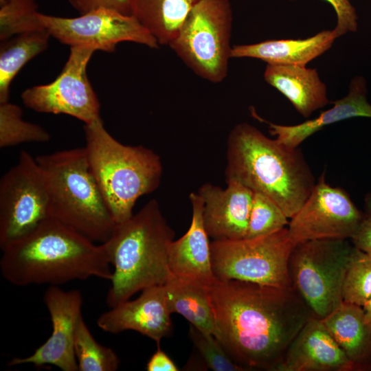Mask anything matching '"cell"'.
I'll list each match as a JSON object with an SVG mask.
<instances>
[{
    "label": "cell",
    "instance_id": "obj_1",
    "mask_svg": "<svg viewBox=\"0 0 371 371\" xmlns=\"http://www.w3.org/2000/svg\"><path fill=\"white\" fill-rule=\"evenodd\" d=\"M209 292L216 338L245 370L276 371L293 339L314 316L292 286L217 280Z\"/></svg>",
    "mask_w": 371,
    "mask_h": 371
},
{
    "label": "cell",
    "instance_id": "obj_2",
    "mask_svg": "<svg viewBox=\"0 0 371 371\" xmlns=\"http://www.w3.org/2000/svg\"><path fill=\"white\" fill-rule=\"evenodd\" d=\"M2 276L16 286L98 278L111 280L113 270L104 243L95 242L48 217L2 248Z\"/></svg>",
    "mask_w": 371,
    "mask_h": 371
},
{
    "label": "cell",
    "instance_id": "obj_3",
    "mask_svg": "<svg viewBox=\"0 0 371 371\" xmlns=\"http://www.w3.org/2000/svg\"><path fill=\"white\" fill-rule=\"evenodd\" d=\"M226 181L241 183L273 201L290 219L315 185L298 148L271 139L255 126L236 124L227 139Z\"/></svg>",
    "mask_w": 371,
    "mask_h": 371
},
{
    "label": "cell",
    "instance_id": "obj_4",
    "mask_svg": "<svg viewBox=\"0 0 371 371\" xmlns=\"http://www.w3.org/2000/svg\"><path fill=\"white\" fill-rule=\"evenodd\" d=\"M174 237L175 232L155 199L115 225L109 239L103 243L113 267L106 297L110 308L144 289L167 282L171 276L169 248Z\"/></svg>",
    "mask_w": 371,
    "mask_h": 371
},
{
    "label": "cell",
    "instance_id": "obj_5",
    "mask_svg": "<svg viewBox=\"0 0 371 371\" xmlns=\"http://www.w3.org/2000/svg\"><path fill=\"white\" fill-rule=\"evenodd\" d=\"M91 170L116 224L133 216L137 199L159 186V156L144 146L125 145L105 128L102 120L84 125Z\"/></svg>",
    "mask_w": 371,
    "mask_h": 371
},
{
    "label": "cell",
    "instance_id": "obj_6",
    "mask_svg": "<svg viewBox=\"0 0 371 371\" xmlns=\"http://www.w3.org/2000/svg\"><path fill=\"white\" fill-rule=\"evenodd\" d=\"M49 194V216L103 243L116 223L91 170L85 147L38 155Z\"/></svg>",
    "mask_w": 371,
    "mask_h": 371
},
{
    "label": "cell",
    "instance_id": "obj_7",
    "mask_svg": "<svg viewBox=\"0 0 371 371\" xmlns=\"http://www.w3.org/2000/svg\"><path fill=\"white\" fill-rule=\"evenodd\" d=\"M232 26L229 0H199L168 45L195 74L218 83L227 75Z\"/></svg>",
    "mask_w": 371,
    "mask_h": 371
},
{
    "label": "cell",
    "instance_id": "obj_8",
    "mask_svg": "<svg viewBox=\"0 0 371 371\" xmlns=\"http://www.w3.org/2000/svg\"><path fill=\"white\" fill-rule=\"evenodd\" d=\"M353 247L344 239L311 240L293 247L288 264L291 286L315 317L324 318L343 302Z\"/></svg>",
    "mask_w": 371,
    "mask_h": 371
},
{
    "label": "cell",
    "instance_id": "obj_9",
    "mask_svg": "<svg viewBox=\"0 0 371 371\" xmlns=\"http://www.w3.org/2000/svg\"><path fill=\"white\" fill-rule=\"evenodd\" d=\"M295 243L287 227L251 238L212 240L213 272L221 281L236 280L261 285L291 287L288 264Z\"/></svg>",
    "mask_w": 371,
    "mask_h": 371
},
{
    "label": "cell",
    "instance_id": "obj_10",
    "mask_svg": "<svg viewBox=\"0 0 371 371\" xmlns=\"http://www.w3.org/2000/svg\"><path fill=\"white\" fill-rule=\"evenodd\" d=\"M49 216L45 173L23 150L0 179V247L36 228Z\"/></svg>",
    "mask_w": 371,
    "mask_h": 371
},
{
    "label": "cell",
    "instance_id": "obj_11",
    "mask_svg": "<svg viewBox=\"0 0 371 371\" xmlns=\"http://www.w3.org/2000/svg\"><path fill=\"white\" fill-rule=\"evenodd\" d=\"M95 50L86 47H71L61 72L52 82L25 89L23 104L39 113L65 114L85 124L102 119L100 105L87 76L88 63Z\"/></svg>",
    "mask_w": 371,
    "mask_h": 371
},
{
    "label": "cell",
    "instance_id": "obj_12",
    "mask_svg": "<svg viewBox=\"0 0 371 371\" xmlns=\"http://www.w3.org/2000/svg\"><path fill=\"white\" fill-rule=\"evenodd\" d=\"M44 27L60 43L113 52L118 43L133 42L157 48L159 43L133 15L98 10L74 18L38 13Z\"/></svg>",
    "mask_w": 371,
    "mask_h": 371
},
{
    "label": "cell",
    "instance_id": "obj_13",
    "mask_svg": "<svg viewBox=\"0 0 371 371\" xmlns=\"http://www.w3.org/2000/svg\"><path fill=\"white\" fill-rule=\"evenodd\" d=\"M362 216L345 190L326 183L324 172L290 218L287 229L295 244L311 240H348L356 233Z\"/></svg>",
    "mask_w": 371,
    "mask_h": 371
},
{
    "label": "cell",
    "instance_id": "obj_14",
    "mask_svg": "<svg viewBox=\"0 0 371 371\" xmlns=\"http://www.w3.org/2000/svg\"><path fill=\"white\" fill-rule=\"evenodd\" d=\"M43 300L52 324L50 337L31 355L12 358L8 366L52 365L63 371H77L74 338L77 323L82 316V294L78 290L64 291L52 285L45 291Z\"/></svg>",
    "mask_w": 371,
    "mask_h": 371
},
{
    "label": "cell",
    "instance_id": "obj_15",
    "mask_svg": "<svg viewBox=\"0 0 371 371\" xmlns=\"http://www.w3.org/2000/svg\"><path fill=\"white\" fill-rule=\"evenodd\" d=\"M164 285L142 291L135 300H126L102 313L97 319L102 330L117 334L135 330L154 340L157 346L172 331Z\"/></svg>",
    "mask_w": 371,
    "mask_h": 371
},
{
    "label": "cell",
    "instance_id": "obj_16",
    "mask_svg": "<svg viewBox=\"0 0 371 371\" xmlns=\"http://www.w3.org/2000/svg\"><path fill=\"white\" fill-rule=\"evenodd\" d=\"M226 183L225 189L206 183L197 192L203 201L204 226L213 240L245 238L247 232L254 192L236 181Z\"/></svg>",
    "mask_w": 371,
    "mask_h": 371
},
{
    "label": "cell",
    "instance_id": "obj_17",
    "mask_svg": "<svg viewBox=\"0 0 371 371\" xmlns=\"http://www.w3.org/2000/svg\"><path fill=\"white\" fill-rule=\"evenodd\" d=\"M356 369L322 320L313 316L293 339L276 371H349Z\"/></svg>",
    "mask_w": 371,
    "mask_h": 371
},
{
    "label": "cell",
    "instance_id": "obj_18",
    "mask_svg": "<svg viewBox=\"0 0 371 371\" xmlns=\"http://www.w3.org/2000/svg\"><path fill=\"white\" fill-rule=\"evenodd\" d=\"M192 221L186 233L173 240L169 248L168 267L175 277L210 286L217 279L212 269L209 236L203 218V201L195 192L189 196Z\"/></svg>",
    "mask_w": 371,
    "mask_h": 371
},
{
    "label": "cell",
    "instance_id": "obj_19",
    "mask_svg": "<svg viewBox=\"0 0 371 371\" xmlns=\"http://www.w3.org/2000/svg\"><path fill=\"white\" fill-rule=\"evenodd\" d=\"M367 95L366 79L357 76L350 81L348 95L333 102L334 106L317 117L291 126L264 122L268 124L270 134L276 136L278 142L291 148H298L306 139L327 125L355 117L371 118V104Z\"/></svg>",
    "mask_w": 371,
    "mask_h": 371
},
{
    "label": "cell",
    "instance_id": "obj_20",
    "mask_svg": "<svg viewBox=\"0 0 371 371\" xmlns=\"http://www.w3.org/2000/svg\"><path fill=\"white\" fill-rule=\"evenodd\" d=\"M265 81L282 93L304 117L330 103L325 84L315 69L306 66L267 64Z\"/></svg>",
    "mask_w": 371,
    "mask_h": 371
},
{
    "label": "cell",
    "instance_id": "obj_21",
    "mask_svg": "<svg viewBox=\"0 0 371 371\" xmlns=\"http://www.w3.org/2000/svg\"><path fill=\"white\" fill-rule=\"evenodd\" d=\"M337 36L333 30H323L304 39L268 40L232 47V58H253L267 64L306 66L332 46Z\"/></svg>",
    "mask_w": 371,
    "mask_h": 371
},
{
    "label": "cell",
    "instance_id": "obj_22",
    "mask_svg": "<svg viewBox=\"0 0 371 371\" xmlns=\"http://www.w3.org/2000/svg\"><path fill=\"white\" fill-rule=\"evenodd\" d=\"M322 320L357 368L371 362V324L365 321L362 306L343 302Z\"/></svg>",
    "mask_w": 371,
    "mask_h": 371
},
{
    "label": "cell",
    "instance_id": "obj_23",
    "mask_svg": "<svg viewBox=\"0 0 371 371\" xmlns=\"http://www.w3.org/2000/svg\"><path fill=\"white\" fill-rule=\"evenodd\" d=\"M164 287L171 314H180L202 333L216 337L209 286L171 275Z\"/></svg>",
    "mask_w": 371,
    "mask_h": 371
},
{
    "label": "cell",
    "instance_id": "obj_24",
    "mask_svg": "<svg viewBox=\"0 0 371 371\" xmlns=\"http://www.w3.org/2000/svg\"><path fill=\"white\" fill-rule=\"evenodd\" d=\"M199 0H130L132 15L157 40L169 45Z\"/></svg>",
    "mask_w": 371,
    "mask_h": 371
},
{
    "label": "cell",
    "instance_id": "obj_25",
    "mask_svg": "<svg viewBox=\"0 0 371 371\" xmlns=\"http://www.w3.org/2000/svg\"><path fill=\"white\" fill-rule=\"evenodd\" d=\"M50 36L46 29H42L1 41L0 103L9 102L11 82L29 60L47 49Z\"/></svg>",
    "mask_w": 371,
    "mask_h": 371
},
{
    "label": "cell",
    "instance_id": "obj_26",
    "mask_svg": "<svg viewBox=\"0 0 371 371\" xmlns=\"http://www.w3.org/2000/svg\"><path fill=\"white\" fill-rule=\"evenodd\" d=\"M74 351L80 371H115L119 368L117 354L94 339L82 316L76 328Z\"/></svg>",
    "mask_w": 371,
    "mask_h": 371
},
{
    "label": "cell",
    "instance_id": "obj_27",
    "mask_svg": "<svg viewBox=\"0 0 371 371\" xmlns=\"http://www.w3.org/2000/svg\"><path fill=\"white\" fill-rule=\"evenodd\" d=\"M50 138L44 128L23 120L19 106L10 102L0 103L1 148L23 143H45Z\"/></svg>",
    "mask_w": 371,
    "mask_h": 371
},
{
    "label": "cell",
    "instance_id": "obj_28",
    "mask_svg": "<svg viewBox=\"0 0 371 371\" xmlns=\"http://www.w3.org/2000/svg\"><path fill=\"white\" fill-rule=\"evenodd\" d=\"M35 0H0V40L45 29Z\"/></svg>",
    "mask_w": 371,
    "mask_h": 371
},
{
    "label": "cell",
    "instance_id": "obj_29",
    "mask_svg": "<svg viewBox=\"0 0 371 371\" xmlns=\"http://www.w3.org/2000/svg\"><path fill=\"white\" fill-rule=\"evenodd\" d=\"M371 297V256L354 246L342 286L343 302L363 306Z\"/></svg>",
    "mask_w": 371,
    "mask_h": 371
},
{
    "label": "cell",
    "instance_id": "obj_30",
    "mask_svg": "<svg viewBox=\"0 0 371 371\" xmlns=\"http://www.w3.org/2000/svg\"><path fill=\"white\" fill-rule=\"evenodd\" d=\"M289 219L273 201L261 193L254 192L245 238L265 236L282 229L288 226Z\"/></svg>",
    "mask_w": 371,
    "mask_h": 371
},
{
    "label": "cell",
    "instance_id": "obj_31",
    "mask_svg": "<svg viewBox=\"0 0 371 371\" xmlns=\"http://www.w3.org/2000/svg\"><path fill=\"white\" fill-rule=\"evenodd\" d=\"M189 335L209 369L214 371L245 370L229 356L221 342L212 335L202 333L190 325Z\"/></svg>",
    "mask_w": 371,
    "mask_h": 371
},
{
    "label": "cell",
    "instance_id": "obj_32",
    "mask_svg": "<svg viewBox=\"0 0 371 371\" xmlns=\"http://www.w3.org/2000/svg\"><path fill=\"white\" fill-rule=\"evenodd\" d=\"M334 8L337 14V25L334 29L337 37L357 30V14L349 0H325Z\"/></svg>",
    "mask_w": 371,
    "mask_h": 371
},
{
    "label": "cell",
    "instance_id": "obj_33",
    "mask_svg": "<svg viewBox=\"0 0 371 371\" xmlns=\"http://www.w3.org/2000/svg\"><path fill=\"white\" fill-rule=\"evenodd\" d=\"M80 15L98 10H111L132 15L130 0H68Z\"/></svg>",
    "mask_w": 371,
    "mask_h": 371
},
{
    "label": "cell",
    "instance_id": "obj_34",
    "mask_svg": "<svg viewBox=\"0 0 371 371\" xmlns=\"http://www.w3.org/2000/svg\"><path fill=\"white\" fill-rule=\"evenodd\" d=\"M351 240L355 247L371 256V192L365 196L362 219Z\"/></svg>",
    "mask_w": 371,
    "mask_h": 371
},
{
    "label": "cell",
    "instance_id": "obj_35",
    "mask_svg": "<svg viewBox=\"0 0 371 371\" xmlns=\"http://www.w3.org/2000/svg\"><path fill=\"white\" fill-rule=\"evenodd\" d=\"M146 370L148 371H178L179 369L158 345L157 351L148 360Z\"/></svg>",
    "mask_w": 371,
    "mask_h": 371
},
{
    "label": "cell",
    "instance_id": "obj_36",
    "mask_svg": "<svg viewBox=\"0 0 371 371\" xmlns=\"http://www.w3.org/2000/svg\"><path fill=\"white\" fill-rule=\"evenodd\" d=\"M364 313L365 321L367 323L371 324V297L362 306Z\"/></svg>",
    "mask_w": 371,
    "mask_h": 371
}]
</instances>
